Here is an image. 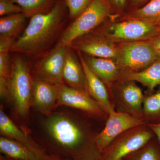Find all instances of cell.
Returning a JSON list of instances; mask_svg holds the SVG:
<instances>
[{
    "mask_svg": "<svg viewBox=\"0 0 160 160\" xmlns=\"http://www.w3.org/2000/svg\"><path fill=\"white\" fill-rule=\"evenodd\" d=\"M43 127L47 136L44 148L60 160H100L101 152L85 126L74 115L53 112L46 116Z\"/></svg>",
    "mask_w": 160,
    "mask_h": 160,
    "instance_id": "6da1fadb",
    "label": "cell"
},
{
    "mask_svg": "<svg viewBox=\"0 0 160 160\" xmlns=\"http://www.w3.org/2000/svg\"><path fill=\"white\" fill-rule=\"evenodd\" d=\"M66 6L65 3L58 1L49 11L32 16L10 52L34 56L47 50L58 36L66 22Z\"/></svg>",
    "mask_w": 160,
    "mask_h": 160,
    "instance_id": "7a4b0ae2",
    "label": "cell"
},
{
    "mask_svg": "<svg viewBox=\"0 0 160 160\" xmlns=\"http://www.w3.org/2000/svg\"><path fill=\"white\" fill-rule=\"evenodd\" d=\"M11 69L8 79L9 99L16 114L26 118L32 107L33 77L26 60L15 55L12 60Z\"/></svg>",
    "mask_w": 160,
    "mask_h": 160,
    "instance_id": "3957f363",
    "label": "cell"
},
{
    "mask_svg": "<svg viewBox=\"0 0 160 160\" xmlns=\"http://www.w3.org/2000/svg\"><path fill=\"white\" fill-rule=\"evenodd\" d=\"M113 14L106 0H92L87 8L63 32L58 46L70 47L75 40L89 33Z\"/></svg>",
    "mask_w": 160,
    "mask_h": 160,
    "instance_id": "277c9868",
    "label": "cell"
},
{
    "mask_svg": "<svg viewBox=\"0 0 160 160\" xmlns=\"http://www.w3.org/2000/svg\"><path fill=\"white\" fill-rule=\"evenodd\" d=\"M160 58L149 41L117 43L114 61L122 71H142Z\"/></svg>",
    "mask_w": 160,
    "mask_h": 160,
    "instance_id": "5b68a950",
    "label": "cell"
},
{
    "mask_svg": "<svg viewBox=\"0 0 160 160\" xmlns=\"http://www.w3.org/2000/svg\"><path fill=\"white\" fill-rule=\"evenodd\" d=\"M98 32L115 43L149 41L160 33L156 24L136 19L109 23Z\"/></svg>",
    "mask_w": 160,
    "mask_h": 160,
    "instance_id": "8992f818",
    "label": "cell"
},
{
    "mask_svg": "<svg viewBox=\"0 0 160 160\" xmlns=\"http://www.w3.org/2000/svg\"><path fill=\"white\" fill-rule=\"evenodd\" d=\"M154 133L147 123L120 135L101 152L100 160H122L148 144Z\"/></svg>",
    "mask_w": 160,
    "mask_h": 160,
    "instance_id": "52a82bcc",
    "label": "cell"
},
{
    "mask_svg": "<svg viewBox=\"0 0 160 160\" xmlns=\"http://www.w3.org/2000/svg\"><path fill=\"white\" fill-rule=\"evenodd\" d=\"M109 92L118 111L144 119L143 104L145 95L135 82L120 80L111 87Z\"/></svg>",
    "mask_w": 160,
    "mask_h": 160,
    "instance_id": "ba28073f",
    "label": "cell"
},
{
    "mask_svg": "<svg viewBox=\"0 0 160 160\" xmlns=\"http://www.w3.org/2000/svg\"><path fill=\"white\" fill-rule=\"evenodd\" d=\"M146 123L144 119L113 110L108 114L104 129L95 136V143L97 148L101 153L120 135Z\"/></svg>",
    "mask_w": 160,
    "mask_h": 160,
    "instance_id": "9c48e42d",
    "label": "cell"
},
{
    "mask_svg": "<svg viewBox=\"0 0 160 160\" xmlns=\"http://www.w3.org/2000/svg\"><path fill=\"white\" fill-rule=\"evenodd\" d=\"M68 47L57 45L35 65L32 76L50 84H62L63 72Z\"/></svg>",
    "mask_w": 160,
    "mask_h": 160,
    "instance_id": "30bf717a",
    "label": "cell"
},
{
    "mask_svg": "<svg viewBox=\"0 0 160 160\" xmlns=\"http://www.w3.org/2000/svg\"><path fill=\"white\" fill-rule=\"evenodd\" d=\"M57 85L58 106H69L95 118H103L108 116L86 92L72 88L64 83Z\"/></svg>",
    "mask_w": 160,
    "mask_h": 160,
    "instance_id": "8fae6325",
    "label": "cell"
},
{
    "mask_svg": "<svg viewBox=\"0 0 160 160\" xmlns=\"http://www.w3.org/2000/svg\"><path fill=\"white\" fill-rule=\"evenodd\" d=\"M70 47L89 56L115 60L117 44L103 36L98 32L86 35L73 42Z\"/></svg>",
    "mask_w": 160,
    "mask_h": 160,
    "instance_id": "7c38bea8",
    "label": "cell"
},
{
    "mask_svg": "<svg viewBox=\"0 0 160 160\" xmlns=\"http://www.w3.org/2000/svg\"><path fill=\"white\" fill-rule=\"evenodd\" d=\"M0 132L2 136L13 139L22 143L42 160L53 159L43 146L34 142L30 136L18 127L5 113L2 107L0 110Z\"/></svg>",
    "mask_w": 160,
    "mask_h": 160,
    "instance_id": "4fadbf2b",
    "label": "cell"
},
{
    "mask_svg": "<svg viewBox=\"0 0 160 160\" xmlns=\"http://www.w3.org/2000/svg\"><path fill=\"white\" fill-rule=\"evenodd\" d=\"M32 107L46 116L54 112L58 107L57 85L33 77Z\"/></svg>",
    "mask_w": 160,
    "mask_h": 160,
    "instance_id": "5bb4252c",
    "label": "cell"
},
{
    "mask_svg": "<svg viewBox=\"0 0 160 160\" xmlns=\"http://www.w3.org/2000/svg\"><path fill=\"white\" fill-rule=\"evenodd\" d=\"M80 61L86 76V92L100 105L107 114L115 110L114 105L109 89L102 80L94 74L79 52Z\"/></svg>",
    "mask_w": 160,
    "mask_h": 160,
    "instance_id": "9a60e30c",
    "label": "cell"
},
{
    "mask_svg": "<svg viewBox=\"0 0 160 160\" xmlns=\"http://www.w3.org/2000/svg\"><path fill=\"white\" fill-rule=\"evenodd\" d=\"M83 58L92 71L106 84L109 91L120 81L122 71L114 60L89 56Z\"/></svg>",
    "mask_w": 160,
    "mask_h": 160,
    "instance_id": "2e32d148",
    "label": "cell"
},
{
    "mask_svg": "<svg viewBox=\"0 0 160 160\" xmlns=\"http://www.w3.org/2000/svg\"><path fill=\"white\" fill-rule=\"evenodd\" d=\"M69 48L66 52L63 69V82L72 88L86 92V76L82 66Z\"/></svg>",
    "mask_w": 160,
    "mask_h": 160,
    "instance_id": "e0dca14e",
    "label": "cell"
},
{
    "mask_svg": "<svg viewBox=\"0 0 160 160\" xmlns=\"http://www.w3.org/2000/svg\"><path fill=\"white\" fill-rule=\"evenodd\" d=\"M120 80L138 82L147 88L148 92H152L156 87L160 86V58L142 71H122Z\"/></svg>",
    "mask_w": 160,
    "mask_h": 160,
    "instance_id": "ac0fdd59",
    "label": "cell"
},
{
    "mask_svg": "<svg viewBox=\"0 0 160 160\" xmlns=\"http://www.w3.org/2000/svg\"><path fill=\"white\" fill-rule=\"evenodd\" d=\"M0 151L4 157L10 159L42 160L22 143L6 137L0 138Z\"/></svg>",
    "mask_w": 160,
    "mask_h": 160,
    "instance_id": "d6986e66",
    "label": "cell"
},
{
    "mask_svg": "<svg viewBox=\"0 0 160 160\" xmlns=\"http://www.w3.org/2000/svg\"><path fill=\"white\" fill-rule=\"evenodd\" d=\"M123 19H136L157 24L160 22V0H150L144 6L123 15Z\"/></svg>",
    "mask_w": 160,
    "mask_h": 160,
    "instance_id": "ffe728a7",
    "label": "cell"
},
{
    "mask_svg": "<svg viewBox=\"0 0 160 160\" xmlns=\"http://www.w3.org/2000/svg\"><path fill=\"white\" fill-rule=\"evenodd\" d=\"M26 17L22 12L2 17L0 19V36L14 39L25 26Z\"/></svg>",
    "mask_w": 160,
    "mask_h": 160,
    "instance_id": "44dd1931",
    "label": "cell"
},
{
    "mask_svg": "<svg viewBox=\"0 0 160 160\" xmlns=\"http://www.w3.org/2000/svg\"><path fill=\"white\" fill-rule=\"evenodd\" d=\"M143 114L147 123L160 122V86L154 92H147L145 95Z\"/></svg>",
    "mask_w": 160,
    "mask_h": 160,
    "instance_id": "7402d4cb",
    "label": "cell"
},
{
    "mask_svg": "<svg viewBox=\"0 0 160 160\" xmlns=\"http://www.w3.org/2000/svg\"><path fill=\"white\" fill-rule=\"evenodd\" d=\"M20 6L26 18L49 11L58 0H12Z\"/></svg>",
    "mask_w": 160,
    "mask_h": 160,
    "instance_id": "603a6c76",
    "label": "cell"
},
{
    "mask_svg": "<svg viewBox=\"0 0 160 160\" xmlns=\"http://www.w3.org/2000/svg\"><path fill=\"white\" fill-rule=\"evenodd\" d=\"M125 160H160V152L153 144L148 143L138 151L129 154Z\"/></svg>",
    "mask_w": 160,
    "mask_h": 160,
    "instance_id": "cb8c5ba5",
    "label": "cell"
},
{
    "mask_svg": "<svg viewBox=\"0 0 160 160\" xmlns=\"http://www.w3.org/2000/svg\"><path fill=\"white\" fill-rule=\"evenodd\" d=\"M92 0H64L72 19L78 17L89 5Z\"/></svg>",
    "mask_w": 160,
    "mask_h": 160,
    "instance_id": "d4e9b609",
    "label": "cell"
},
{
    "mask_svg": "<svg viewBox=\"0 0 160 160\" xmlns=\"http://www.w3.org/2000/svg\"><path fill=\"white\" fill-rule=\"evenodd\" d=\"M22 12V8L12 0H0V15L3 17Z\"/></svg>",
    "mask_w": 160,
    "mask_h": 160,
    "instance_id": "484cf974",
    "label": "cell"
},
{
    "mask_svg": "<svg viewBox=\"0 0 160 160\" xmlns=\"http://www.w3.org/2000/svg\"><path fill=\"white\" fill-rule=\"evenodd\" d=\"M9 52L0 53V78L9 79L11 69Z\"/></svg>",
    "mask_w": 160,
    "mask_h": 160,
    "instance_id": "4316f807",
    "label": "cell"
},
{
    "mask_svg": "<svg viewBox=\"0 0 160 160\" xmlns=\"http://www.w3.org/2000/svg\"><path fill=\"white\" fill-rule=\"evenodd\" d=\"M111 6L113 14L124 15L128 10V0H106Z\"/></svg>",
    "mask_w": 160,
    "mask_h": 160,
    "instance_id": "83f0119b",
    "label": "cell"
},
{
    "mask_svg": "<svg viewBox=\"0 0 160 160\" xmlns=\"http://www.w3.org/2000/svg\"><path fill=\"white\" fill-rule=\"evenodd\" d=\"M14 42V39L0 36V53L10 52Z\"/></svg>",
    "mask_w": 160,
    "mask_h": 160,
    "instance_id": "f1b7e54d",
    "label": "cell"
},
{
    "mask_svg": "<svg viewBox=\"0 0 160 160\" xmlns=\"http://www.w3.org/2000/svg\"><path fill=\"white\" fill-rule=\"evenodd\" d=\"M150 0H128V11L142 7Z\"/></svg>",
    "mask_w": 160,
    "mask_h": 160,
    "instance_id": "f546056e",
    "label": "cell"
},
{
    "mask_svg": "<svg viewBox=\"0 0 160 160\" xmlns=\"http://www.w3.org/2000/svg\"><path fill=\"white\" fill-rule=\"evenodd\" d=\"M155 51L160 58V32L156 36L149 40Z\"/></svg>",
    "mask_w": 160,
    "mask_h": 160,
    "instance_id": "4dcf8cb0",
    "label": "cell"
},
{
    "mask_svg": "<svg viewBox=\"0 0 160 160\" xmlns=\"http://www.w3.org/2000/svg\"><path fill=\"white\" fill-rule=\"evenodd\" d=\"M147 124L148 127L158 138L160 143V122L155 123H147Z\"/></svg>",
    "mask_w": 160,
    "mask_h": 160,
    "instance_id": "1f68e13d",
    "label": "cell"
},
{
    "mask_svg": "<svg viewBox=\"0 0 160 160\" xmlns=\"http://www.w3.org/2000/svg\"><path fill=\"white\" fill-rule=\"evenodd\" d=\"M1 160H15L10 159L7 158L5 157H2V156H1Z\"/></svg>",
    "mask_w": 160,
    "mask_h": 160,
    "instance_id": "d6a6232c",
    "label": "cell"
},
{
    "mask_svg": "<svg viewBox=\"0 0 160 160\" xmlns=\"http://www.w3.org/2000/svg\"><path fill=\"white\" fill-rule=\"evenodd\" d=\"M157 26H158V29L159 31L160 32V22H158L157 24H156Z\"/></svg>",
    "mask_w": 160,
    "mask_h": 160,
    "instance_id": "836d02e7",
    "label": "cell"
},
{
    "mask_svg": "<svg viewBox=\"0 0 160 160\" xmlns=\"http://www.w3.org/2000/svg\"><path fill=\"white\" fill-rule=\"evenodd\" d=\"M54 158V157H53ZM55 160H60L59 159H58L56 158H54Z\"/></svg>",
    "mask_w": 160,
    "mask_h": 160,
    "instance_id": "e575fe53",
    "label": "cell"
},
{
    "mask_svg": "<svg viewBox=\"0 0 160 160\" xmlns=\"http://www.w3.org/2000/svg\"><path fill=\"white\" fill-rule=\"evenodd\" d=\"M52 160H55L54 158H53V159H52Z\"/></svg>",
    "mask_w": 160,
    "mask_h": 160,
    "instance_id": "d590c367",
    "label": "cell"
},
{
    "mask_svg": "<svg viewBox=\"0 0 160 160\" xmlns=\"http://www.w3.org/2000/svg\"><path fill=\"white\" fill-rule=\"evenodd\" d=\"M122 160H124V159Z\"/></svg>",
    "mask_w": 160,
    "mask_h": 160,
    "instance_id": "8d00e7d4",
    "label": "cell"
}]
</instances>
